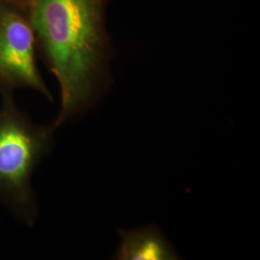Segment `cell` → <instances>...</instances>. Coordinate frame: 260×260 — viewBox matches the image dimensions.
Wrapping results in <instances>:
<instances>
[{"label": "cell", "mask_w": 260, "mask_h": 260, "mask_svg": "<svg viewBox=\"0 0 260 260\" xmlns=\"http://www.w3.org/2000/svg\"><path fill=\"white\" fill-rule=\"evenodd\" d=\"M121 243L115 258L119 260L178 259L177 251L164 234L151 226L120 231Z\"/></svg>", "instance_id": "obj_4"}, {"label": "cell", "mask_w": 260, "mask_h": 260, "mask_svg": "<svg viewBox=\"0 0 260 260\" xmlns=\"http://www.w3.org/2000/svg\"><path fill=\"white\" fill-rule=\"evenodd\" d=\"M36 38L27 17L0 0V78L10 87L35 90L51 100L35 59Z\"/></svg>", "instance_id": "obj_3"}, {"label": "cell", "mask_w": 260, "mask_h": 260, "mask_svg": "<svg viewBox=\"0 0 260 260\" xmlns=\"http://www.w3.org/2000/svg\"><path fill=\"white\" fill-rule=\"evenodd\" d=\"M7 4H9L11 6H14L16 8L20 10H26L27 7L28 0H1Z\"/></svg>", "instance_id": "obj_5"}, {"label": "cell", "mask_w": 260, "mask_h": 260, "mask_svg": "<svg viewBox=\"0 0 260 260\" xmlns=\"http://www.w3.org/2000/svg\"><path fill=\"white\" fill-rule=\"evenodd\" d=\"M109 0H28L27 18L61 93L58 127L93 104L109 83Z\"/></svg>", "instance_id": "obj_1"}, {"label": "cell", "mask_w": 260, "mask_h": 260, "mask_svg": "<svg viewBox=\"0 0 260 260\" xmlns=\"http://www.w3.org/2000/svg\"><path fill=\"white\" fill-rule=\"evenodd\" d=\"M3 85H5V84L3 83V81H2V80H1V78H0V87H1V86H3Z\"/></svg>", "instance_id": "obj_6"}, {"label": "cell", "mask_w": 260, "mask_h": 260, "mask_svg": "<svg viewBox=\"0 0 260 260\" xmlns=\"http://www.w3.org/2000/svg\"><path fill=\"white\" fill-rule=\"evenodd\" d=\"M0 203L27 226L37 220L32 177L53 145L55 127L39 125L16 103L12 87H0Z\"/></svg>", "instance_id": "obj_2"}]
</instances>
